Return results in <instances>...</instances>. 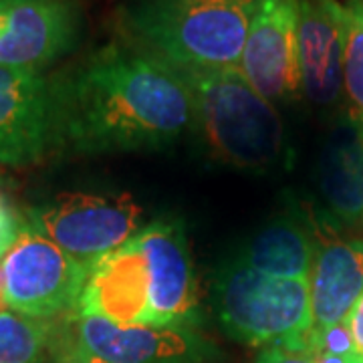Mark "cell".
I'll use <instances>...</instances> for the list:
<instances>
[{
	"label": "cell",
	"instance_id": "cell-1",
	"mask_svg": "<svg viewBox=\"0 0 363 363\" xmlns=\"http://www.w3.org/2000/svg\"><path fill=\"white\" fill-rule=\"evenodd\" d=\"M52 147L77 154L157 150L194 128L184 79L130 40H111L49 77Z\"/></svg>",
	"mask_w": 363,
	"mask_h": 363
},
{
	"label": "cell",
	"instance_id": "cell-2",
	"mask_svg": "<svg viewBox=\"0 0 363 363\" xmlns=\"http://www.w3.org/2000/svg\"><path fill=\"white\" fill-rule=\"evenodd\" d=\"M257 0H133L125 40L178 69L238 67Z\"/></svg>",
	"mask_w": 363,
	"mask_h": 363
},
{
	"label": "cell",
	"instance_id": "cell-3",
	"mask_svg": "<svg viewBox=\"0 0 363 363\" xmlns=\"http://www.w3.org/2000/svg\"><path fill=\"white\" fill-rule=\"evenodd\" d=\"M190 89L196 130L208 152L224 166L247 172H272L285 157L283 121L240 67L178 69Z\"/></svg>",
	"mask_w": 363,
	"mask_h": 363
},
{
	"label": "cell",
	"instance_id": "cell-4",
	"mask_svg": "<svg viewBox=\"0 0 363 363\" xmlns=\"http://www.w3.org/2000/svg\"><path fill=\"white\" fill-rule=\"evenodd\" d=\"M214 303L222 329L236 341L311 353L309 279L271 277L230 260L216 274Z\"/></svg>",
	"mask_w": 363,
	"mask_h": 363
},
{
	"label": "cell",
	"instance_id": "cell-5",
	"mask_svg": "<svg viewBox=\"0 0 363 363\" xmlns=\"http://www.w3.org/2000/svg\"><path fill=\"white\" fill-rule=\"evenodd\" d=\"M28 224L93 271L143 228V208L130 194L69 192L28 210Z\"/></svg>",
	"mask_w": 363,
	"mask_h": 363
},
{
	"label": "cell",
	"instance_id": "cell-6",
	"mask_svg": "<svg viewBox=\"0 0 363 363\" xmlns=\"http://www.w3.org/2000/svg\"><path fill=\"white\" fill-rule=\"evenodd\" d=\"M0 264L6 307L33 319L77 311L91 272L30 224L21 226Z\"/></svg>",
	"mask_w": 363,
	"mask_h": 363
},
{
	"label": "cell",
	"instance_id": "cell-7",
	"mask_svg": "<svg viewBox=\"0 0 363 363\" xmlns=\"http://www.w3.org/2000/svg\"><path fill=\"white\" fill-rule=\"evenodd\" d=\"M65 331L85 353L105 363H208L222 355L192 327L119 325L73 313Z\"/></svg>",
	"mask_w": 363,
	"mask_h": 363
},
{
	"label": "cell",
	"instance_id": "cell-8",
	"mask_svg": "<svg viewBox=\"0 0 363 363\" xmlns=\"http://www.w3.org/2000/svg\"><path fill=\"white\" fill-rule=\"evenodd\" d=\"M135 238L142 247L150 281L145 325L194 329L202 321V309L184 222L154 220Z\"/></svg>",
	"mask_w": 363,
	"mask_h": 363
},
{
	"label": "cell",
	"instance_id": "cell-9",
	"mask_svg": "<svg viewBox=\"0 0 363 363\" xmlns=\"http://www.w3.org/2000/svg\"><path fill=\"white\" fill-rule=\"evenodd\" d=\"M77 0L0 2V65L43 71L65 57L79 40Z\"/></svg>",
	"mask_w": 363,
	"mask_h": 363
},
{
	"label": "cell",
	"instance_id": "cell-10",
	"mask_svg": "<svg viewBox=\"0 0 363 363\" xmlns=\"http://www.w3.org/2000/svg\"><path fill=\"white\" fill-rule=\"evenodd\" d=\"M298 0H257L240 71L260 95L281 104L297 95Z\"/></svg>",
	"mask_w": 363,
	"mask_h": 363
},
{
	"label": "cell",
	"instance_id": "cell-11",
	"mask_svg": "<svg viewBox=\"0 0 363 363\" xmlns=\"http://www.w3.org/2000/svg\"><path fill=\"white\" fill-rule=\"evenodd\" d=\"M52 147L49 77L0 65V164L28 166Z\"/></svg>",
	"mask_w": 363,
	"mask_h": 363
},
{
	"label": "cell",
	"instance_id": "cell-12",
	"mask_svg": "<svg viewBox=\"0 0 363 363\" xmlns=\"http://www.w3.org/2000/svg\"><path fill=\"white\" fill-rule=\"evenodd\" d=\"M345 23L337 0H298V79L315 105L329 107L343 89Z\"/></svg>",
	"mask_w": 363,
	"mask_h": 363
},
{
	"label": "cell",
	"instance_id": "cell-13",
	"mask_svg": "<svg viewBox=\"0 0 363 363\" xmlns=\"http://www.w3.org/2000/svg\"><path fill=\"white\" fill-rule=\"evenodd\" d=\"M150 281L138 238L99 260L79 297L77 315H97L119 325H145Z\"/></svg>",
	"mask_w": 363,
	"mask_h": 363
},
{
	"label": "cell",
	"instance_id": "cell-14",
	"mask_svg": "<svg viewBox=\"0 0 363 363\" xmlns=\"http://www.w3.org/2000/svg\"><path fill=\"white\" fill-rule=\"evenodd\" d=\"M317 184L329 214L339 222L363 220V123L343 117L325 138Z\"/></svg>",
	"mask_w": 363,
	"mask_h": 363
},
{
	"label": "cell",
	"instance_id": "cell-15",
	"mask_svg": "<svg viewBox=\"0 0 363 363\" xmlns=\"http://www.w3.org/2000/svg\"><path fill=\"white\" fill-rule=\"evenodd\" d=\"M309 293L313 331L345 321L363 295L362 240H333L317 248Z\"/></svg>",
	"mask_w": 363,
	"mask_h": 363
},
{
	"label": "cell",
	"instance_id": "cell-16",
	"mask_svg": "<svg viewBox=\"0 0 363 363\" xmlns=\"http://www.w3.org/2000/svg\"><path fill=\"white\" fill-rule=\"evenodd\" d=\"M315 250L309 228L281 216L255 234L236 260L271 277L309 279Z\"/></svg>",
	"mask_w": 363,
	"mask_h": 363
},
{
	"label": "cell",
	"instance_id": "cell-17",
	"mask_svg": "<svg viewBox=\"0 0 363 363\" xmlns=\"http://www.w3.org/2000/svg\"><path fill=\"white\" fill-rule=\"evenodd\" d=\"M55 327L14 311H0V363H51Z\"/></svg>",
	"mask_w": 363,
	"mask_h": 363
},
{
	"label": "cell",
	"instance_id": "cell-18",
	"mask_svg": "<svg viewBox=\"0 0 363 363\" xmlns=\"http://www.w3.org/2000/svg\"><path fill=\"white\" fill-rule=\"evenodd\" d=\"M343 89L351 105L350 116L363 123V0H350L343 4Z\"/></svg>",
	"mask_w": 363,
	"mask_h": 363
},
{
	"label": "cell",
	"instance_id": "cell-19",
	"mask_svg": "<svg viewBox=\"0 0 363 363\" xmlns=\"http://www.w3.org/2000/svg\"><path fill=\"white\" fill-rule=\"evenodd\" d=\"M313 351H325V353L343 357L350 363H363L362 355L357 353L353 337H351L350 325L345 321L331 325L323 331H313L311 353Z\"/></svg>",
	"mask_w": 363,
	"mask_h": 363
},
{
	"label": "cell",
	"instance_id": "cell-20",
	"mask_svg": "<svg viewBox=\"0 0 363 363\" xmlns=\"http://www.w3.org/2000/svg\"><path fill=\"white\" fill-rule=\"evenodd\" d=\"M51 363H105L79 347L69 333L63 329H55L51 341Z\"/></svg>",
	"mask_w": 363,
	"mask_h": 363
},
{
	"label": "cell",
	"instance_id": "cell-21",
	"mask_svg": "<svg viewBox=\"0 0 363 363\" xmlns=\"http://www.w3.org/2000/svg\"><path fill=\"white\" fill-rule=\"evenodd\" d=\"M18 230H21V224L14 218L11 208L6 206V202L0 198V260L4 259L9 248L13 247V242L18 236Z\"/></svg>",
	"mask_w": 363,
	"mask_h": 363
},
{
	"label": "cell",
	"instance_id": "cell-22",
	"mask_svg": "<svg viewBox=\"0 0 363 363\" xmlns=\"http://www.w3.org/2000/svg\"><path fill=\"white\" fill-rule=\"evenodd\" d=\"M257 363H313V353L286 350L281 345H269L260 351Z\"/></svg>",
	"mask_w": 363,
	"mask_h": 363
},
{
	"label": "cell",
	"instance_id": "cell-23",
	"mask_svg": "<svg viewBox=\"0 0 363 363\" xmlns=\"http://www.w3.org/2000/svg\"><path fill=\"white\" fill-rule=\"evenodd\" d=\"M345 323L350 325L351 337H353V343H355V350L362 355L363 359V295L359 297V301L355 303L353 311L347 315Z\"/></svg>",
	"mask_w": 363,
	"mask_h": 363
},
{
	"label": "cell",
	"instance_id": "cell-24",
	"mask_svg": "<svg viewBox=\"0 0 363 363\" xmlns=\"http://www.w3.org/2000/svg\"><path fill=\"white\" fill-rule=\"evenodd\" d=\"M313 363H350V362H345L343 357H337V355L325 353V351H313Z\"/></svg>",
	"mask_w": 363,
	"mask_h": 363
},
{
	"label": "cell",
	"instance_id": "cell-25",
	"mask_svg": "<svg viewBox=\"0 0 363 363\" xmlns=\"http://www.w3.org/2000/svg\"><path fill=\"white\" fill-rule=\"evenodd\" d=\"M0 2H4V0H0Z\"/></svg>",
	"mask_w": 363,
	"mask_h": 363
}]
</instances>
